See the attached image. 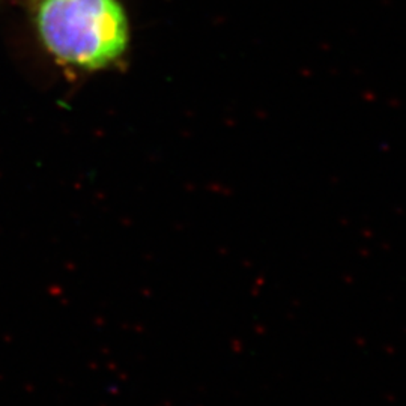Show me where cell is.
I'll return each mask as SVG.
<instances>
[{
    "label": "cell",
    "mask_w": 406,
    "mask_h": 406,
    "mask_svg": "<svg viewBox=\"0 0 406 406\" xmlns=\"http://www.w3.org/2000/svg\"><path fill=\"white\" fill-rule=\"evenodd\" d=\"M35 27L53 58L95 71L125 53L130 26L118 0H38Z\"/></svg>",
    "instance_id": "1"
}]
</instances>
